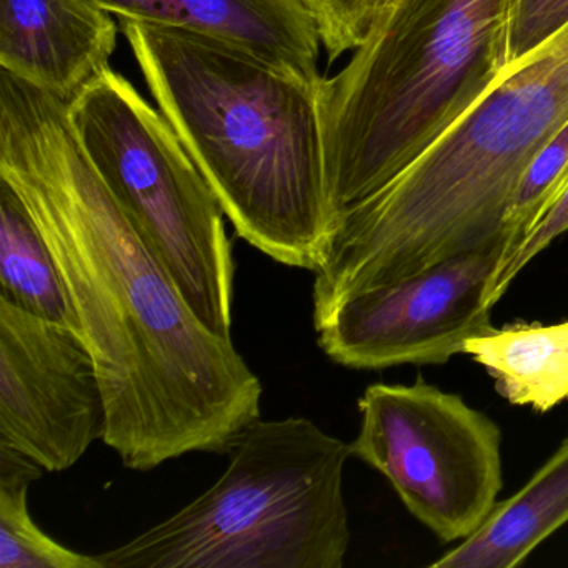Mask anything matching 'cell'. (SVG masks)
I'll return each instance as SVG.
<instances>
[{"mask_svg":"<svg viewBox=\"0 0 568 568\" xmlns=\"http://www.w3.org/2000/svg\"><path fill=\"white\" fill-rule=\"evenodd\" d=\"M31 458L0 444V568H102L49 537L31 517L29 485L44 474Z\"/></svg>","mask_w":568,"mask_h":568,"instance_id":"cell-15","label":"cell"},{"mask_svg":"<svg viewBox=\"0 0 568 568\" xmlns=\"http://www.w3.org/2000/svg\"><path fill=\"white\" fill-rule=\"evenodd\" d=\"M568 524V437L530 480L432 568H514Z\"/></svg>","mask_w":568,"mask_h":568,"instance_id":"cell-12","label":"cell"},{"mask_svg":"<svg viewBox=\"0 0 568 568\" xmlns=\"http://www.w3.org/2000/svg\"><path fill=\"white\" fill-rule=\"evenodd\" d=\"M568 122V22L510 62L415 164L338 214L317 282L332 301L500 245L531 155Z\"/></svg>","mask_w":568,"mask_h":568,"instance_id":"cell-3","label":"cell"},{"mask_svg":"<svg viewBox=\"0 0 568 568\" xmlns=\"http://www.w3.org/2000/svg\"><path fill=\"white\" fill-rule=\"evenodd\" d=\"M515 2L395 0L347 65L322 79L335 221L407 171L487 94L510 64Z\"/></svg>","mask_w":568,"mask_h":568,"instance_id":"cell-4","label":"cell"},{"mask_svg":"<svg viewBox=\"0 0 568 568\" xmlns=\"http://www.w3.org/2000/svg\"><path fill=\"white\" fill-rule=\"evenodd\" d=\"M121 21L185 32L318 81L321 36L301 0H92Z\"/></svg>","mask_w":568,"mask_h":568,"instance_id":"cell-11","label":"cell"},{"mask_svg":"<svg viewBox=\"0 0 568 568\" xmlns=\"http://www.w3.org/2000/svg\"><path fill=\"white\" fill-rule=\"evenodd\" d=\"M0 298L79 335L78 315L54 254L28 205L4 178H0Z\"/></svg>","mask_w":568,"mask_h":568,"instance_id":"cell-14","label":"cell"},{"mask_svg":"<svg viewBox=\"0 0 568 568\" xmlns=\"http://www.w3.org/2000/svg\"><path fill=\"white\" fill-rule=\"evenodd\" d=\"M92 168L202 322L232 338L235 264L225 214L171 122L105 69L68 104Z\"/></svg>","mask_w":568,"mask_h":568,"instance_id":"cell-6","label":"cell"},{"mask_svg":"<svg viewBox=\"0 0 568 568\" xmlns=\"http://www.w3.org/2000/svg\"><path fill=\"white\" fill-rule=\"evenodd\" d=\"M568 22V0H517L508 58L517 61Z\"/></svg>","mask_w":568,"mask_h":568,"instance_id":"cell-19","label":"cell"},{"mask_svg":"<svg viewBox=\"0 0 568 568\" xmlns=\"http://www.w3.org/2000/svg\"><path fill=\"white\" fill-rule=\"evenodd\" d=\"M567 185L568 122L531 155L515 185L501 227V255L497 268L517 251Z\"/></svg>","mask_w":568,"mask_h":568,"instance_id":"cell-16","label":"cell"},{"mask_svg":"<svg viewBox=\"0 0 568 568\" xmlns=\"http://www.w3.org/2000/svg\"><path fill=\"white\" fill-rule=\"evenodd\" d=\"M104 425V392L82 338L0 298V444L64 471Z\"/></svg>","mask_w":568,"mask_h":568,"instance_id":"cell-9","label":"cell"},{"mask_svg":"<svg viewBox=\"0 0 568 568\" xmlns=\"http://www.w3.org/2000/svg\"><path fill=\"white\" fill-rule=\"evenodd\" d=\"M311 12L328 61L355 51L395 0H301Z\"/></svg>","mask_w":568,"mask_h":568,"instance_id":"cell-17","label":"cell"},{"mask_svg":"<svg viewBox=\"0 0 568 568\" xmlns=\"http://www.w3.org/2000/svg\"><path fill=\"white\" fill-rule=\"evenodd\" d=\"M565 232H568V185L547 212L538 219L535 227L528 232L527 237L518 245L510 258L494 272L485 292L487 304L494 307L497 302H500L517 275Z\"/></svg>","mask_w":568,"mask_h":568,"instance_id":"cell-18","label":"cell"},{"mask_svg":"<svg viewBox=\"0 0 568 568\" xmlns=\"http://www.w3.org/2000/svg\"><path fill=\"white\" fill-rule=\"evenodd\" d=\"M121 29L235 234L278 264L317 271L335 224L324 75L307 81L231 45L142 22Z\"/></svg>","mask_w":568,"mask_h":568,"instance_id":"cell-2","label":"cell"},{"mask_svg":"<svg viewBox=\"0 0 568 568\" xmlns=\"http://www.w3.org/2000/svg\"><path fill=\"white\" fill-rule=\"evenodd\" d=\"M0 178L44 234L94 358L102 440L131 470L229 454L261 418V381L212 332L82 151L68 104L0 69Z\"/></svg>","mask_w":568,"mask_h":568,"instance_id":"cell-1","label":"cell"},{"mask_svg":"<svg viewBox=\"0 0 568 568\" xmlns=\"http://www.w3.org/2000/svg\"><path fill=\"white\" fill-rule=\"evenodd\" d=\"M112 14L92 0H0V69L65 104L111 68Z\"/></svg>","mask_w":568,"mask_h":568,"instance_id":"cell-10","label":"cell"},{"mask_svg":"<svg viewBox=\"0 0 568 568\" xmlns=\"http://www.w3.org/2000/svg\"><path fill=\"white\" fill-rule=\"evenodd\" d=\"M465 355L487 371L510 404L545 414L568 400V321L494 327L470 338Z\"/></svg>","mask_w":568,"mask_h":568,"instance_id":"cell-13","label":"cell"},{"mask_svg":"<svg viewBox=\"0 0 568 568\" xmlns=\"http://www.w3.org/2000/svg\"><path fill=\"white\" fill-rule=\"evenodd\" d=\"M500 255L491 245L352 295L315 322L318 345L354 371L447 364L495 327L485 292Z\"/></svg>","mask_w":568,"mask_h":568,"instance_id":"cell-8","label":"cell"},{"mask_svg":"<svg viewBox=\"0 0 568 568\" xmlns=\"http://www.w3.org/2000/svg\"><path fill=\"white\" fill-rule=\"evenodd\" d=\"M227 470L161 524L98 555L102 568H342L351 444L305 417L255 420Z\"/></svg>","mask_w":568,"mask_h":568,"instance_id":"cell-5","label":"cell"},{"mask_svg":"<svg viewBox=\"0 0 568 568\" xmlns=\"http://www.w3.org/2000/svg\"><path fill=\"white\" fill-rule=\"evenodd\" d=\"M358 412L352 455L384 475L418 521L448 544L481 527L504 487L490 417L422 381L368 385Z\"/></svg>","mask_w":568,"mask_h":568,"instance_id":"cell-7","label":"cell"}]
</instances>
